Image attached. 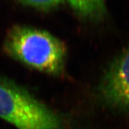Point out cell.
<instances>
[{"label":"cell","instance_id":"cell-1","mask_svg":"<svg viewBox=\"0 0 129 129\" xmlns=\"http://www.w3.org/2000/svg\"><path fill=\"white\" fill-rule=\"evenodd\" d=\"M5 50L14 59L40 72L51 75H60L63 72L65 46L47 31L14 26L6 36Z\"/></svg>","mask_w":129,"mask_h":129},{"label":"cell","instance_id":"cell-2","mask_svg":"<svg viewBox=\"0 0 129 129\" xmlns=\"http://www.w3.org/2000/svg\"><path fill=\"white\" fill-rule=\"evenodd\" d=\"M0 118L17 129H63L56 113L27 90L1 77Z\"/></svg>","mask_w":129,"mask_h":129},{"label":"cell","instance_id":"cell-3","mask_svg":"<svg viewBox=\"0 0 129 129\" xmlns=\"http://www.w3.org/2000/svg\"><path fill=\"white\" fill-rule=\"evenodd\" d=\"M98 88L106 105L117 110H129V47L110 64Z\"/></svg>","mask_w":129,"mask_h":129},{"label":"cell","instance_id":"cell-4","mask_svg":"<svg viewBox=\"0 0 129 129\" xmlns=\"http://www.w3.org/2000/svg\"><path fill=\"white\" fill-rule=\"evenodd\" d=\"M80 18L99 20L106 14V0H64Z\"/></svg>","mask_w":129,"mask_h":129},{"label":"cell","instance_id":"cell-5","mask_svg":"<svg viewBox=\"0 0 129 129\" xmlns=\"http://www.w3.org/2000/svg\"><path fill=\"white\" fill-rule=\"evenodd\" d=\"M22 4L32 7L33 8L42 10L50 11L56 9L64 4V0H19Z\"/></svg>","mask_w":129,"mask_h":129}]
</instances>
